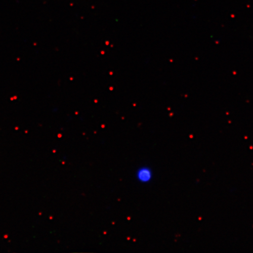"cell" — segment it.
<instances>
[{
	"label": "cell",
	"mask_w": 253,
	"mask_h": 253,
	"mask_svg": "<svg viewBox=\"0 0 253 253\" xmlns=\"http://www.w3.org/2000/svg\"><path fill=\"white\" fill-rule=\"evenodd\" d=\"M136 178L142 183H150L153 178V172L150 167L143 166L137 169L135 174Z\"/></svg>",
	"instance_id": "cell-1"
}]
</instances>
